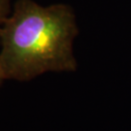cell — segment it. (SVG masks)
<instances>
[{
	"instance_id": "obj_2",
	"label": "cell",
	"mask_w": 131,
	"mask_h": 131,
	"mask_svg": "<svg viewBox=\"0 0 131 131\" xmlns=\"http://www.w3.org/2000/svg\"><path fill=\"white\" fill-rule=\"evenodd\" d=\"M11 11L10 0H0V26L9 17Z\"/></svg>"
},
{
	"instance_id": "obj_3",
	"label": "cell",
	"mask_w": 131,
	"mask_h": 131,
	"mask_svg": "<svg viewBox=\"0 0 131 131\" xmlns=\"http://www.w3.org/2000/svg\"><path fill=\"white\" fill-rule=\"evenodd\" d=\"M3 82H4V80H3V78H2V77H1V75H0V85L2 84V83H3Z\"/></svg>"
},
{
	"instance_id": "obj_1",
	"label": "cell",
	"mask_w": 131,
	"mask_h": 131,
	"mask_svg": "<svg viewBox=\"0 0 131 131\" xmlns=\"http://www.w3.org/2000/svg\"><path fill=\"white\" fill-rule=\"evenodd\" d=\"M77 34L70 6L18 0L0 26V75L4 81L27 82L51 71H75Z\"/></svg>"
}]
</instances>
